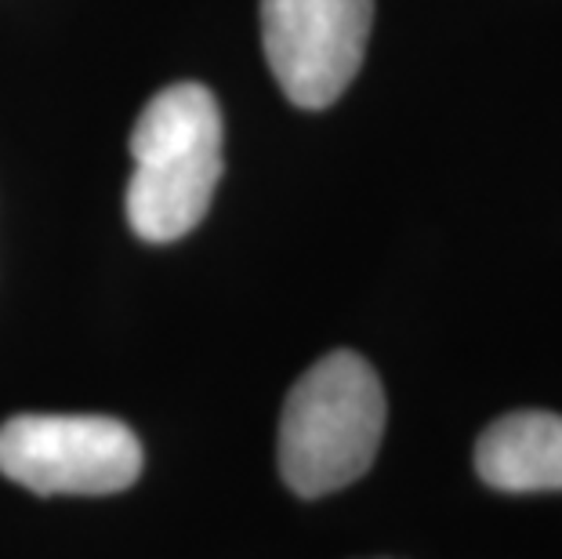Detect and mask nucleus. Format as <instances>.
Masks as SVG:
<instances>
[{
  "instance_id": "f257e3e1",
  "label": "nucleus",
  "mask_w": 562,
  "mask_h": 559,
  "mask_svg": "<svg viewBox=\"0 0 562 559\" xmlns=\"http://www.w3.org/2000/svg\"><path fill=\"white\" fill-rule=\"evenodd\" d=\"M131 230L149 244H171L196 230L222 178L218 99L189 80L153 94L131 131Z\"/></svg>"
},
{
  "instance_id": "f03ea898",
  "label": "nucleus",
  "mask_w": 562,
  "mask_h": 559,
  "mask_svg": "<svg viewBox=\"0 0 562 559\" xmlns=\"http://www.w3.org/2000/svg\"><path fill=\"white\" fill-rule=\"evenodd\" d=\"M385 436V389L360 353L338 349L297 378L280 418V476L294 494L323 497L374 466Z\"/></svg>"
},
{
  "instance_id": "7ed1b4c3",
  "label": "nucleus",
  "mask_w": 562,
  "mask_h": 559,
  "mask_svg": "<svg viewBox=\"0 0 562 559\" xmlns=\"http://www.w3.org/2000/svg\"><path fill=\"white\" fill-rule=\"evenodd\" d=\"M0 472L33 494H116L142 476V444L102 414H19L0 425Z\"/></svg>"
},
{
  "instance_id": "20e7f679",
  "label": "nucleus",
  "mask_w": 562,
  "mask_h": 559,
  "mask_svg": "<svg viewBox=\"0 0 562 559\" xmlns=\"http://www.w3.org/2000/svg\"><path fill=\"white\" fill-rule=\"evenodd\" d=\"M374 0H261V44L280 91L327 110L360 74Z\"/></svg>"
},
{
  "instance_id": "39448f33",
  "label": "nucleus",
  "mask_w": 562,
  "mask_h": 559,
  "mask_svg": "<svg viewBox=\"0 0 562 559\" xmlns=\"http://www.w3.org/2000/svg\"><path fill=\"white\" fill-rule=\"evenodd\" d=\"M475 469L505 494L562 491V414L516 411L497 418L475 444Z\"/></svg>"
}]
</instances>
